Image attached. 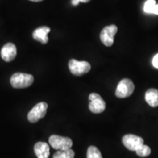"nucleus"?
<instances>
[{
	"instance_id": "nucleus-6",
	"label": "nucleus",
	"mask_w": 158,
	"mask_h": 158,
	"mask_svg": "<svg viewBox=\"0 0 158 158\" xmlns=\"http://www.w3.org/2000/svg\"><path fill=\"white\" fill-rule=\"evenodd\" d=\"M89 108L90 111L94 114H100L106 109V102L101 96L98 93H91L89 97Z\"/></svg>"
},
{
	"instance_id": "nucleus-18",
	"label": "nucleus",
	"mask_w": 158,
	"mask_h": 158,
	"mask_svg": "<svg viewBox=\"0 0 158 158\" xmlns=\"http://www.w3.org/2000/svg\"><path fill=\"white\" fill-rule=\"evenodd\" d=\"M152 13H153V14H156V15H158V4L157 5H155V7H153L152 9Z\"/></svg>"
},
{
	"instance_id": "nucleus-2",
	"label": "nucleus",
	"mask_w": 158,
	"mask_h": 158,
	"mask_svg": "<svg viewBox=\"0 0 158 158\" xmlns=\"http://www.w3.org/2000/svg\"><path fill=\"white\" fill-rule=\"evenodd\" d=\"M135 86L130 79L124 78L120 81L116 87L115 94L118 98H128L133 93Z\"/></svg>"
},
{
	"instance_id": "nucleus-15",
	"label": "nucleus",
	"mask_w": 158,
	"mask_h": 158,
	"mask_svg": "<svg viewBox=\"0 0 158 158\" xmlns=\"http://www.w3.org/2000/svg\"><path fill=\"white\" fill-rule=\"evenodd\" d=\"M136 154L138 156L141 157H148L150 154H151V149L147 145H142L141 147L138 148V149L135 151Z\"/></svg>"
},
{
	"instance_id": "nucleus-7",
	"label": "nucleus",
	"mask_w": 158,
	"mask_h": 158,
	"mask_svg": "<svg viewBox=\"0 0 158 158\" xmlns=\"http://www.w3.org/2000/svg\"><path fill=\"white\" fill-rule=\"evenodd\" d=\"M118 31V28L116 25H110L102 29L100 32V40L107 47L111 46L114 44V36Z\"/></svg>"
},
{
	"instance_id": "nucleus-20",
	"label": "nucleus",
	"mask_w": 158,
	"mask_h": 158,
	"mask_svg": "<svg viewBox=\"0 0 158 158\" xmlns=\"http://www.w3.org/2000/svg\"><path fill=\"white\" fill-rule=\"evenodd\" d=\"M79 1L81 2H84V3H86V2H89L91 1V0H79Z\"/></svg>"
},
{
	"instance_id": "nucleus-14",
	"label": "nucleus",
	"mask_w": 158,
	"mask_h": 158,
	"mask_svg": "<svg viewBox=\"0 0 158 158\" xmlns=\"http://www.w3.org/2000/svg\"><path fill=\"white\" fill-rule=\"evenodd\" d=\"M87 158H102L101 152L94 146H90L87 149Z\"/></svg>"
},
{
	"instance_id": "nucleus-5",
	"label": "nucleus",
	"mask_w": 158,
	"mask_h": 158,
	"mask_svg": "<svg viewBox=\"0 0 158 158\" xmlns=\"http://www.w3.org/2000/svg\"><path fill=\"white\" fill-rule=\"evenodd\" d=\"M47 108H48V104L46 102H39L29 112L27 118L31 123H35L38 122L40 119L43 118L45 116Z\"/></svg>"
},
{
	"instance_id": "nucleus-4",
	"label": "nucleus",
	"mask_w": 158,
	"mask_h": 158,
	"mask_svg": "<svg viewBox=\"0 0 158 158\" xmlns=\"http://www.w3.org/2000/svg\"><path fill=\"white\" fill-rule=\"evenodd\" d=\"M69 68L72 74L76 76H81L89 72L91 66L89 63L85 61H78L71 59L69 62Z\"/></svg>"
},
{
	"instance_id": "nucleus-12",
	"label": "nucleus",
	"mask_w": 158,
	"mask_h": 158,
	"mask_svg": "<svg viewBox=\"0 0 158 158\" xmlns=\"http://www.w3.org/2000/svg\"><path fill=\"white\" fill-rule=\"evenodd\" d=\"M145 100L151 107L155 108L158 106V90L151 88L147 91L145 94Z\"/></svg>"
},
{
	"instance_id": "nucleus-8",
	"label": "nucleus",
	"mask_w": 158,
	"mask_h": 158,
	"mask_svg": "<svg viewBox=\"0 0 158 158\" xmlns=\"http://www.w3.org/2000/svg\"><path fill=\"white\" fill-rule=\"evenodd\" d=\"M122 143L130 151H136L143 145V139L133 134H127L122 138Z\"/></svg>"
},
{
	"instance_id": "nucleus-9",
	"label": "nucleus",
	"mask_w": 158,
	"mask_h": 158,
	"mask_svg": "<svg viewBox=\"0 0 158 158\" xmlns=\"http://www.w3.org/2000/svg\"><path fill=\"white\" fill-rule=\"evenodd\" d=\"M17 54L16 46L12 43H8L2 47L1 50V56L5 62H11L15 58Z\"/></svg>"
},
{
	"instance_id": "nucleus-16",
	"label": "nucleus",
	"mask_w": 158,
	"mask_h": 158,
	"mask_svg": "<svg viewBox=\"0 0 158 158\" xmlns=\"http://www.w3.org/2000/svg\"><path fill=\"white\" fill-rule=\"evenodd\" d=\"M155 5H156L155 0H147V1L146 2L145 5H144V7H143L144 11H145L146 13H152L153 7H155Z\"/></svg>"
},
{
	"instance_id": "nucleus-1",
	"label": "nucleus",
	"mask_w": 158,
	"mask_h": 158,
	"mask_svg": "<svg viewBox=\"0 0 158 158\" xmlns=\"http://www.w3.org/2000/svg\"><path fill=\"white\" fill-rule=\"evenodd\" d=\"M34 82V77L30 74L16 73L10 78V84L15 89H23L30 86Z\"/></svg>"
},
{
	"instance_id": "nucleus-11",
	"label": "nucleus",
	"mask_w": 158,
	"mask_h": 158,
	"mask_svg": "<svg viewBox=\"0 0 158 158\" xmlns=\"http://www.w3.org/2000/svg\"><path fill=\"white\" fill-rule=\"evenodd\" d=\"M34 151L37 158H48L50 148L45 142H37L35 145Z\"/></svg>"
},
{
	"instance_id": "nucleus-3",
	"label": "nucleus",
	"mask_w": 158,
	"mask_h": 158,
	"mask_svg": "<svg viewBox=\"0 0 158 158\" xmlns=\"http://www.w3.org/2000/svg\"><path fill=\"white\" fill-rule=\"evenodd\" d=\"M51 147L56 150H68L73 146V141L70 138L53 135L48 139Z\"/></svg>"
},
{
	"instance_id": "nucleus-13",
	"label": "nucleus",
	"mask_w": 158,
	"mask_h": 158,
	"mask_svg": "<svg viewBox=\"0 0 158 158\" xmlns=\"http://www.w3.org/2000/svg\"><path fill=\"white\" fill-rule=\"evenodd\" d=\"M75 152L73 149L58 150L53 156V158H74Z\"/></svg>"
},
{
	"instance_id": "nucleus-19",
	"label": "nucleus",
	"mask_w": 158,
	"mask_h": 158,
	"mask_svg": "<svg viewBox=\"0 0 158 158\" xmlns=\"http://www.w3.org/2000/svg\"><path fill=\"white\" fill-rule=\"evenodd\" d=\"M79 2H80V1H79V0H72V4H73V5H74V6L78 5Z\"/></svg>"
},
{
	"instance_id": "nucleus-21",
	"label": "nucleus",
	"mask_w": 158,
	"mask_h": 158,
	"mask_svg": "<svg viewBox=\"0 0 158 158\" xmlns=\"http://www.w3.org/2000/svg\"><path fill=\"white\" fill-rule=\"evenodd\" d=\"M29 1L35 2H41V1H43V0H29Z\"/></svg>"
},
{
	"instance_id": "nucleus-17",
	"label": "nucleus",
	"mask_w": 158,
	"mask_h": 158,
	"mask_svg": "<svg viewBox=\"0 0 158 158\" xmlns=\"http://www.w3.org/2000/svg\"><path fill=\"white\" fill-rule=\"evenodd\" d=\"M152 64L155 68L158 69V54H156L152 59Z\"/></svg>"
},
{
	"instance_id": "nucleus-10",
	"label": "nucleus",
	"mask_w": 158,
	"mask_h": 158,
	"mask_svg": "<svg viewBox=\"0 0 158 158\" xmlns=\"http://www.w3.org/2000/svg\"><path fill=\"white\" fill-rule=\"evenodd\" d=\"M51 29L48 27H40L37 28L32 33V37L35 40L40 42L43 44H46L48 42V33Z\"/></svg>"
}]
</instances>
